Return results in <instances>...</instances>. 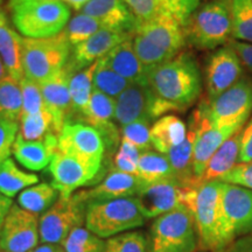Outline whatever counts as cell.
<instances>
[{
	"mask_svg": "<svg viewBox=\"0 0 252 252\" xmlns=\"http://www.w3.org/2000/svg\"><path fill=\"white\" fill-rule=\"evenodd\" d=\"M154 94L174 111H184L196 102L202 91V77L195 59L181 52L175 58L149 71Z\"/></svg>",
	"mask_w": 252,
	"mask_h": 252,
	"instance_id": "cell-1",
	"label": "cell"
},
{
	"mask_svg": "<svg viewBox=\"0 0 252 252\" xmlns=\"http://www.w3.org/2000/svg\"><path fill=\"white\" fill-rule=\"evenodd\" d=\"M224 182L207 181L187 188L184 206L193 213L200 251L220 252L225 248L223 217Z\"/></svg>",
	"mask_w": 252,
	"mask_h": 252,
	"instance_id": "cell-2",
	"label": "cell"
},
{
	"mask_svg": "<svg viewBox=\"0 0 252 252\" xmlns=\"http://www.w3.org/2000/svg\"><path fill=\"white\" fill-rule=\"evenodd\" d=\"M132 43L135 54L150 71L180 54L187 41L184 27L160 12L152 20L138 25Z\"/></svg>",
	"mask_w": 252,
	"mask_h": 252,
	"instance_id": "cell-3",
	"label": "cell"
},
{
	"mask_svg": "<svg viewBox=\"0 0 252 252\" xmlns=\"http://www.w3.org/2000/svg\"><path fill=\"white\" fill-rule=\"evenodd\" d=\"M12 21L28 39H46L62 33L70 20V8L61 0H9Z\"/></svg>",
	"mask_w": 252,
	"mask_h": 252,
	"instance_id": "cell-4",
	"label": "cell"
},
{
	"mask_svg": "<svg viewBox=\"0 0 252 252\" xmlns=\"http://www.w3.org/2000/svg\"><path fill=\"white\" fill-rule=\"evenodd\" d=\"M186 41L195 48L215 49L232 39V0H208L184 27Z\"/></svg>",
	"mask_w": 252,
	"mask_h": 252,
	"instance_id": "cell-5",
	"label": "cell"
},
{
	"mask_svg": "<svg viewBox=\"0 0 252 252\" xmlns=\"http://www.w3.org/2000/svg\"><path fill=\"white\" fill-rule=\"evenodd\" d=\"M71 56V45L64 32L46 39L23 37L21 63L25 77L42 83L65 67Z\"/></svg>",
	"mask_w": 252,
	"mask_h": 252,
	"instance_id": "cell-6",
	"label": "cell"
},
{
	"mask_svg": "<svg viewBox=\"0 0 252 252\" xmlns=\"http://www.w3.org/2000/svg\"><path fill=\"white\" fill-rule=\"evenodd\" d=\"M193 213L181 206L154 219L150 229L149 252H198Z\"/></svg>",
	"mask_w": 252,
	"mask_h": 252,
	"instance_id": "cell-7",
	"label": "cell"
},
{
	"mask_svg": "<svg viewBox=\"0 0 252 252\" xmlns=\"http://www.w3.org/2000/svg\"><path fill=\"white\" fill-rule=\"evenodd\" d=\"M135 197L93 202L87 206L86 228L100 238H111L144 225Z\"/></svg>",
	"mask_w": 252,
	"mask_h": 252,
	"instance_id": "cell-8",
	"label": "cell"
},
{
	"mask_svg": "<svg viewBox=\"0 0 252 252\" xmlns=\"http://www.w3.org/2000/svg\"><path fill=\"white\" fill-rule=\"evenodd\" d=\"M174 111L168 103L154 94L149 83H131L116 99L115 121L125 126L134 122H156Z\"/></svg>",
	"mask_w": 252,
	"mask_h": 252,
	"instance_id": "cell-9",
	"label": "cell"
},
{
	"mask_svg": "<svg viewBox=\"0 0 252 252\" xmlns=\"http://www.w3.org/2000/svg\"><path fill=\"white\" fill-rule=\"evenodd\" d=\"M208 118L219 127H243L252 113V81L242 77L214 100H203Z\"/></svg>",
	"mask_w": 252,
	"mask_h": 252,
	"instance_id": "cell-10",
	"label": "cell"
},
{
	"mask_svg": "<svg viewBox=\"0 0 252 252\" xmlns=\"http://www.w3.org/2000/svg\"><path fill=\"white\" fill-rule=\"evenodd\" d=\"M103 163L65 154L56 151L48 169L52 175V185L59 191L60 197L68 198L78 188L99 180Z\"/></svg>",
	"mask_w": 252,
	"mask_h": 252,
	"instance_id": "cell-11",
	"label": "cell"
},
{
	"mask_svg": "<svg viewBox=\"0 0 252 252\" xmlns=\"http://www.w3.org/2000/svg\"><path fill=\"white\" fill-rule=\"evenodd\" d=\"M87 204L72 194L59 200L39 219L40 241L46 244H61L77 226L86 223Z\"/></svg>",
	"mask_w": 252,
	"mask_h": 252,
	"instance_id": "cell-12",
	"label": "cell"
},
{
	"mask_svg": "<svg viewBox=\"0 0 252 252\" xmlns=\"http://www.w3.org/2000/svg\"><path fill=\"white\" fill-rule=\"evenodd\" d=\"M190 116L194 118L197 126V135L193 153V172L197 182L201 184V178L209 160L216 153V151L230 137L242 130V127H235V126L219 127L213 125L208 118L203 102L200 103V105L191 112Z\"/></svg>",
	"mask_w": 252,
	"mask_h": 252,
	"instance_id": "cell-13",
	"label": "cell"
},
{
	"mask_svg": "<svg viewBox=\"0 0 252 252\" xmlns=\"http://www.w3.org/2000/svg\"><path fill=\"white\" fill-rule=\"evenodd\" d=\"M224 245L252 232V189L225 184L223 188Z\"/></svg>",
	"mask_w": 252,
	"mask_h": 252,
	"instance_id": "cell-14",
	"label": "cell"
},
{
	"mask_svg": "<svg viewBox=\"0 0 252 252\" xmlns=\"http://www.w3.org/2000/svg\"><path fill=\"white\" fill-rule=\"evenodd\" d=\"M39 219L19 204H13L0 232V251H33L40 241Z\"/></svg>",
	"mask_w": 252,
	"mask_h": 252,
	"instance_id": "cell-15",
	"label": "cell"
},
{
	"mask_svg": "<svg viewBox=\"0 0 252 252\" xmlns=\"http://www.w3.org/2000/svg\"><path fill=\"white\" fill-rule=\"evenodd\" d=\"M59 151L90 161L103 163L105 144L93 126L82 122H70L63 126L59 135Z\"/></svg>",
	"mask_w": 252,
	"mask_h": 252,
	"instance_id": "cell-16",
	"label": "cell"
},
{
	"mask_svg": "<svg viewBox=\"0 0 252 252\" xmlns=\"http://www.w3.org/2000/svg\"><path fill=\"white\" fill-rule=\"evenodd\" d=\"M243 76V65L230 46L219 48L208 59L206 87L208 100H214Z\"/></svg>",
	"mask_w": 252,
	"mask_h": 252,
	"instance_id": "cell-17",
	"label": "cell"
},
{
	"mask_svg": "<svg viewBox=\"0 0 252 252\" xmlns=\"http://www.w3.org/2000/svg\"><path fill=\"white\" fill-rule=\"evenodd\" d=\"M186 191L175 179H169L146 185L134 197L145 219H157L184 206Z\"/></svg>",
	"mask_w": 252,
	"mask_h": 252,
	"instance_id": "cell-18",
	"label": "cell"
},
{
	"mask_svg": "<svg viewBox=\"0 0 252 252\" xmlns=\"http://www.w3.org/2000/svg\"><path fill=\"white\" fill-rule=\"evenodd\" d=\"M72 72L68 65L60 70L53 77L40 83V89L45 100L46 110L54 122L55 134L60 135L63 126L71 122V97L69 83Z\"/></svg>",
	"mask_w": 252,
	"mask_h": 252,
	"instance_id": "cell-19",
	"label": "cell"
},
{
	"mask_svg": "<svg viewBox=\"0 0 252 252\" xmlns=\"http://www.w3.org/2000/svg\"><path fill=\"white\" fill-rule=\"evenodd\" d=\"M145 186L146 184L138 175L111 169L94 188L77 191L75 194L88 206L93 202L137 196Z\"/></svg>",
	"mask_w": 252,
	"mask_h": 252,
	"instance_id": "cell-20",
	"label": "cell"
},
{
	"mask_svg": "<svg viewBox=\"0 0 252 252\" xmlns=\"http://www.w3.org/2000/svg\"><path fill=\"white\" fill-rule=\"evenodd\" d=\"M130 35L132 34L102 28L84 42L74 47L70 59L67 63L68 68L72 74L83 70L108 55L116 46H118Z\"/></svg>",
	"mask_w": 252,
	"mask_h": 252,
	"instance_id": "cell-21",
	"label": "cell"
},
{
	"mask_svg": "<svg viewBox=\"0 0 252 252\" xmlns=\"http://www.w3.org/2000/svg\"><path fill=\"white\" fill-rule=\"evenodd\" d=\"M81 12L96 18L103 28L126 34H133L139 25L123 0H90Z\"/></svg>",
	"mask_w": 252,
	"mask_h": 252,
	"instance_id": "cell-22",
	"label": "cell"
},
{
	"mask_svg": "<svg viewBox=\"0 0 252 252\" xmlns=\"http://www.w3.org/2000/svg\"><path fill=\"white\" fill-rule=\"evenodd\" d=\"M59 150V137L48 134L41 140H25L18 134L13 146L15 160L30 171H41L49 166L53 157Z\"/></svg>",
	"mask_w": 252,
	"mask_h": 252,
	"instance_id": "cell-23",
	"label": "cell"
},
{
	"mask_svg": "<svg viewBox=\"0 0 252 252\" xmlns=\"http://www.w3.org/2000/svg\"><path fill=\"white\" fill-rule=\"evenodd\" d=\"M103 60L113 71L130 83H149V71L135 54L132 35L116 46Z\"/></svg>",
	"mask_w": 252,
	"mask_h": 252,
	"instance_id": "cell-24",
	"label": "cell"
},
{
	"mask_svg": "<svg viewBox=\"0 0 252 252\" xmlns=\"http://www.w3.org/2000/svg\"><path fill=\"white\" fill-rule=\"evenodd\" d=\"M187 137L184 143L166 154L174 172L175 180L185 188H193L200 185L193 172L194 145L197 135V126L194 118L189 117L187 126Z\"/></svg>",
	"mask_w": 252,
	"mask_h": 252,
	"instance_id": "cell-25",
	"label": "cell"
},
{
	"mask_svg": "<svg viewBox=\"0 0 252 252\" xmlns=\"http://www.w3.org/2000/svg\"><path fill=\"white\" fill-rule=\"evenodd\" d=\"M187 125L174 115H165L151 126V143L157 152L166 154L184 143L187 137Z\"/></svg>",
	"mask_w": 252,
	"mask_h": 252,
	"instance_id": "cell-26",
	"label": "cell"
},
{
	"mask_svg": "<svg viewBox=\"0 0 252 252\" xmlns=\"http://www.w3.org/2000/svg\"><path fill=\"white\" fill-rule=\"evenodd\" d=\"M239 151H241V130L225 141L212 159L209 160L201 178V184L207 181L220 180L236 165H238Z\"/></svg>",
	"mask_w": 252,
	"mask_h": 252,
	"instance_id": "cell-27",
	"label": "cell"
},
{
	"mask_svg": "<svg viewBox=\"0 0 252 252\" xmlns=\"http://www.w3.org/2000/svg\"><path fill=\"white\" fill-rule=\"evenodd\" d=\"M97 61L74 74L70 78L69 89L71 97V122H82L88 111L94 88V72L96 69Z\"/></svg>",
	"mask_w": 252,
	"mask_h": 252,
	"instance_id": "cell-28",
	"label": "cell"
},
{
	"mask_svg": "<svg viewBox=\"0 0 252 252\" xmlns=\"http://www.w3.org/2000/svg\"><path fill=\"white\" fill-rule=\"evenodd\" d=\"M23 36L8 25L0 27V58L7 69L8 76L20 82L25 77L21 63Z\"/></svg>",
	"mask_w": 252,
	"mask_h": 252,
	"instance_id": "cell-29",
	"label": "cell"
},
{
	"mask_svg": "<svg viewBox=\"0 0 252 252\" xmlns=\"http://www.w3.org/2000/svg\"><path fill=\"white\" fill-rule=\"evenodd\" d=\"M39 176L19 168L17 163L9 158L0 165V193L9 198L28 187L36 185Z\"/></svg>",
	"mask_w": 252,
	"mask_h": 252,
	"instance_id": "cell-30",
	"label": "cell"
},
{
	"mask_svg": "<svg viewBox=\"0 0 252 252\" xmlns=\"http://www.w3.org/2000/svg\"><path fill=\"white\" fill-rule=\"evenodd\" d=\"M60 194L53 185L42 182L28 187L18 196V204L23 209L39 216L46 213L59 200Z\"/></svg>",
	"mask_w": 252,
	"mask_h": 252,
	"instance_id": "cell-31",
	"label": "cell"
},
{
	"mask_svg": "<svg viewBox=\"0 0 252 252\" xmlns=\"http://www.w3.org/2000/svg\"><path fill=\"white\" fill-rule=\"evenodd\" d=\"M137 175L146 185L175 179L168 158L165 154L151 150L141 153Z\"/></svg>",
	"mask_w": 252,
	"mask_h": 252,
	"instance_id": "cell-32",
	"label": "cell"
},
{
	"mask_svg": "<svg viewBox=\"0 0 252 252\" xmlns=\"http://www.w3.org/2000/svg\"><path fill=\"white\" fill-rule=\"evenodd\" d=\"M23 112L20 82L11 76L0 81V121H20Z\"/></svg>",
	"mask_w": 252,
	"mask_h": 252,
	"instance_id": "cell-33",
	"label": "cell"
},
{
	"mask_svg": "<svg viewBox=\"0 0 252 252\" xmlns=\"http://www.w3.org/2000/svg\"><path fill=\"white\" fill-rule=\"evenodd\" d=\"M130 82L119 76L104 62L103 58L97 61L96 69L94 72V88L100 93L108 94L117 99L126 88L130 86Z\"/></svg>",
	"mask_w": 252,
	"mask_h": 252,
	"instance_id": "cell-34",
	"label": "cell"
},
{
	"mask_svg": "<svg viewBox=\"0 0 252 252\" xmlns=\"http://www.w3.org/2000/svg\"><path fill=\"white\" fill-rule=\"evenodd\" d=\"M52 133L55 134L54 122L47 110L35 115H26L20 117L19 134L25 140H41Z\"/></svg>",
	"mask_w": 252,
	"mask_h": 252,
	"instance_id": "cell-35",
	"label": "cell"
},
{
	"mask_svg": "<svg viewBox=\"0 0 252 252\" xmlns=\"http://www.w3.org/2000/svg\"><path fill=\"white\" fill-rule=\"evenodd\" d=\"M102 28V24L96 18L80 12L69 20L63 32L67 35V39L71 47H76L93 36L94 33H97Z\"/></svg>",
	"mask_w": 252,
	"mask_h": 252,
	"instance_id": "cell-36",
	"label": "cell"
},
{
	"mask_svg": "<svg viewBox=\"0 0 252 252\" xmlns=\"http://www.w3.org/2000/svg\"><path fill=\"white\" fill-rule=\"evenodd\" d=\"M232 39L252 43V0H232Z\"/></svg>",
	"mask_w": 252,
	"mask_h": 252,
	"instance_id": "cell-37",
	"label": "cell"
},
{
	"mask_svg": "<svg viewBox=\"0 0 252 252\" xmlns=\"http://www.w3.org/2000/svg\"><path fill=\"white\" fill-rule=\"evenodd\" d=\"M103 252H149V238L141 231H128L108 238Z\"/></svg>",
	"mask_w": 252,
	"mask_h": 252,
	"instance_id": "cell-38",
	"label": "cell"
},
{
	"mask_svg": "<svg viewBox=\"0 0 252 252\" xmlns=\"http://www.w3.org/2000/svg\"><path fill=\"white\" fill-rule=\"evenodd\" d=\"M21 97H23V112L21 116L35 115L46 110L45 100L41 93L40 84L24 77L20 81Z\"/></svg>",
	"mask_w": 252,
	"mask_h": 252,
	"instance_id": "cell-39",
	"label": "cell"
},
{
	"mask_svg": "<svg viewBox=\"0 0 252 252\" xmlns=\"http://www.w3.org/2000/svg\"><path fill=\"white\" fill-rule=\"evenodd\" d=\"M202 2V0H159L160 11L172 17L182 27Z\"/></svg>",
	"mask_w": 252,
	"mask_h": 252,
	"instance_id": "cell-40",
	"label": "cell"
},
{
	"mask_svg": "<svg viewBox=\"0 0 252 252\" xmlns=\"http://www.w3.org/2000/svg\"><path fill=\"white\" fill-rule=\"evenodd\" d=\"M151 123L149 122H134L131 124L123 126L122 139H125L137 146L141 152L152 149L151 143Z\"/></svg>",
	"mask_w": 252,
	"mask_h": 252,
	"instance_id": "cell-41",
	"label": "cell"
},
{
	"mask_svg": "<svg viewBox=\"0 0 252 252\" xmlns=\"http://www.w3.org/2000/svg\"><path fill=\"white\" fill-rule=\"evenodd\" d=\"M20 125L13 121H0V165L13 154Z\"/></svg>",
	"mask_w": 252,
	"mask_h": 252,
	"instance_id": "cell-42",
	"label": "cell"
},
{
	"mask_svg": "<svg viewBox=\"0 0 252 252\" xmlns=\"http://www.w3.org/2000/svg\"><path fill=\"white\" fill-rule=\"evenodd\" d=\"M139 24L152 20L160 13L159 0H123Z\"/></svg>",
	"mask_w": 252,
	"mask_h": 252,
	"instance_id": "cell-43",
	"label": "cell"
},
{
	"mask_svg": "<svg viewBox=\"0 0 252 252\" xmlns=\"http://www.w3.org/2000/svg\"><path fill=\"white\" fill-rule=\"evenodd\" d=\"M220 181L252 189V161L236 165Z\"/></svg>",
	"mask_w": 252,
	"mask_h": 252,
	"instance_id": "cell-44",
	"label": "cell"
},
{
	"mask_svg": "<svg viewBox=\"0 0 252 252\" xmlns=\"http://www.w3.org/2000/svg\"><path fill=\"white\" fill-rule=\"evenodd\" d=\"M65 241L82 245V247L99 249V250H104V248H105V242L103 241V238L98 237L94 232H91L89 229L83 228V226H77L72 230L68 235V237L65 238Z\"/></svg>",
	"mask_w": 252,
	"mask_h": 252,
	"instance_id": "cell-45",
	"label": "cell"
},
{
	"mask_svg": "<svg viewBox=\"0 0 252 252\" xmlns=\"http://www.w3.org/2000/svg\"><path fill=\"white\" fill-rule=\"evenodd\" d=\"M252 161V118L241 130V151L238 163Z\"/></svg>",
	"mask_w": 252,
	"mask_h": 252,
	"instance_id": "cell-46",
	"label": "cell"
},
{
	"mask_svg": "<svg viewBox=\"0 0 252 252\" xmlns=\"http://www.w3.org/2000/svg\"><path fill=\"white\" fill-rule=\"evenodd\" d=\"M228 46L235 50V53L241 60L242 65H244L252 74V43L231 39L229 41Z\"/></svg>",
	"mask_w": 252,
	"mask_h": 252,
	"instance_id": "cell-47",
	"label": "cell"
},
{
	"mask_svg": "<svg viewBox=\"0 0 252 252\" xmlns=\"http://www.w3.org/2000/svg\"><path fill=\"white\" fill-rule=\"evenodd\" d=\"M220 252H252V232L235 239Z\"/></svg>",
	"mask_w": 252,
	"mask_h": 252,
	"instance_id": "cell-48",
	"label": "cell"
},
{
	"mask_svg": "<svg viewBox=\"0 0 252 252\" xmlns=\"http://www.w3.org/2000/svg\"><path fill=\"white\" fill-rule=\"evenodd\" d=\"M12 206H13V201H12V198L5 196L4 194L0 193V232H1L6 217H7Z\"/></svg>",
	"mask_w": 252,
	"mask_h": 252,
	"instance_id": "cell-49",
	"label": "cell"
},
{
	"mask_svg": "<svg viewBox=\"0 0 252 252\" xmlns=\"http://www.w3.org/2000/svg\"><path fill=\"white\" fill-rule=\"evenodd\" d=\"M60 245H61L62 249L65 252H103L104 251V250H99V249L82 247V245L71 243V242L65 241V239Z\"/></svg>",
	"mask_w": 252,
	"mask_h": 252,
	"instance_id": "cell-50",
	"label": "cell"
},
{
	"mask_svg": "<svg viewBox=\"0 0 252 252\" xmlns=\"http://www.w3.org/2000/svg\"><path fill=\"white\" fill-rule=\"evenodd\" d=\"M31 252H65L60 244H46L42 243L40 247H36Z\"/></svg>",
	"mask_w": 252,
	"mask_h": 252,
	"instance_id": "cell-51",
	"label": "cell"
},
{
	"mask_svg": "<svg viewBox=\"0 0 252 252\" xmlns=\"http://www.w3.org/2000/svg\"><path fill=\"white\" fill-rule=\"evenodd\" d=\"M61 1L64 2L69 8H72L75 9V11L81 12L82 9L84 8V6H86L90 0H61Z\"/></svg>",
	"mask_w": 252,
	"mask_h": 252,
	"instance_id": "cell-52",
	"label": "cell"
},
{
	"mask_svg": "<svg viewBox=\"0 0 252 252\" xmlns=\"http://www.w3.org/2000/svg\"><path fill=\"white\" fill-rule=\"evenodd\" d=\"M6 76H8L7 69H6L4 62H2L1 58H0V81H1L2 78H5Z\"/></svg>",
	"mask_w": 252,
	"mask_h": 252,
	"instance_id": "cell-53",
	"label": "cell"
},
{
	"mask_svg": "<svg viewBox=\"0 0 252 252\" xmlns=\"http://www.w3.org/2000/svg\"><path fill=\"white\" fill-rule=\"evenodd\" d=\"M7 25V18H6V13L0 8V27Z\"/></svg>",
	"mask_w": 252,
	"mask_h": 252,
	"instance_id": "cell-54",
	"label": "cell"
},
{
	"mask_svg": "<svg viewBox=\"0 0 252 252\" xmlns=\"http://www.w3.org/2000/svg\"><path fill=\"white\" fill-rule=\"evenodd\" d=\"M1 1H2V0H0V5H1Z\"/></svg>",
	"mask_w": 252,
	"mask_h": 252,
	"instance_id": "cell-55",
	"label": "cell"
},
{
	"mask_svg": "<svg viewBox=\"0 0 252 252\" xmlns=\"http://www.w3.org/2000/svg\"><path fill=\"white\" fill-rule=\"evenodd\" d=\"M198 252H207V251H198Z\"/></svg>",
	"mask_w": 252,
	"mask_h": 252,
	"instance_id": "cell-56",
	"label": "cell"
},
{
	"mask_svg": "<svg viewBox=\"0 0 252 252\" xmlns=\"http://www.w3.org/2000/svg\"><path fill=\"white\" fill-rule=\"evenodd\" d=\"M0 252H1V251H0Z\"/></svg>",
	"mask_w": 252,
	"mask_h": 252,
	"instance_id": "cell-57",
	"label": "cell"
}]
</instances>
